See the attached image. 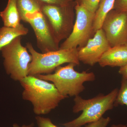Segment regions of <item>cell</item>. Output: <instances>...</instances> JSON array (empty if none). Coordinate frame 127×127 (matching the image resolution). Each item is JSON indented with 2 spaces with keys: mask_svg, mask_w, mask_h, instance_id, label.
<instances>
[{
  "mask_svg": "<svg viewBox=\"0 0 127 127\" xmlns=\"http://www.w3.org/2000/svg\"><path fill=\"white\" fill-rule=\"evenodd\" d=\"M19 82L23 88L22 98L31 103L37 116L49 113L66 98L53 83L35 76L28 75Z\"/></svg>",
  "mask_w": 127,
  "mask_h": 127,
  "instance_id": "obj_1",
  "label": "cell"
},
{
  "mask_svg": "<svg viewBox=\"0 0 127 127\" xmlns=\"http://www.w3.org/2000/svg\"><path fill=\"white\" fill-rule=\"evenodd\" d=\"M118 89L115 88L107 95L98 94L91 99H85L79 95L76 96L72 111L81 114L74 120L62 124L64 127H82L83 125L99 120L107 111L114 107Z\"/></svg>",
  "mask_w": 127,
  "mask_h": 127,
  "instance_id": "obj_2",
  "label": "cell"
},
{
  "mask_svg": "<svg viewBox=\"0 0 127 127\" xmlns=\"http://www.w3.org/2000/svg\"><path fill=\"white\" fill-rule=\"evenodd\" d=\"M77 66L74 63L57 67L53 73L46 75H38L35 76L55 85L60 93L66 98L79 95L85 89L84 83L86 82H92L96 77L93 72L86 71L78 72L75 70Z\"/></svg>",
  "mask_w": 127,
  "mask_h": 127,
  "instance_id": "obj_3",
  "label": "cell"
},
{
  "mask_svg": "<svg viewBox=\"0 0 127 127\" xmlns=\"http://www.w3.org/2000/svg\"><path fill=\"white\" fill-rule=\"evenodd\" d=\"M26 47L32 57L29 66V75L52 73L64 64L74 63L77 65L80 64L78 48L40 53L35 50L31 42H27Z\"/></svg>",
  "mask_w": 127,
  "mask_h": 127,
  "instance_id": "obj_4",
  "label": "cell"
},
{
  "mask_svg": "<svg viewBox=\"0 0 127 127\" xmlns=\"http://www.w3.org/2000/svg\"><path fill=\"white\" fill-rule=\"evenodd\" d=\"M76 4L75 0L63 5L42 2L41 11L48 21L59 43L68 38L72 32L75 22Z\"/></svg>",
  "mask_w": 127,
  "mask_h": 127,
  "instance_id": "obj_5",
  "label": "cell"
},
{
  "mask_svg": "<svg viewBox=\"0 0 127 127\" xmlns=\"http://www.w3.org/2000/svg\"><path fill=\"white\" fill-rule=\"evenodd\" d=\"M21 37H16L1 50L6 72L13 80L18 81L29 75L32 60L27 48L22 45Z\"/></svg>",
  "mask_w": 127,
  "mask_h": 127,
  "instance_id": "obj_6",
  "label": "cell"
},
{
  "mask_svg": "<svg viewBox=\"0 0 127 127\" xmlns=\"http://www.w3.org/2000/svg\"><path fill=\"white\" fill-rule=\"evenodd\" d=\"M76 19L72 32L61 44L59 49H68L84 46L95 34L93 28L95 13L81 5L76 4Z\"/></svg>",
  "mask_w": 127,
  "mask_h": 127,
  "instance_id": "obj_7",
  "label": "cell"
},
{
  "mask_svg": "<svg viewBox=\"0 0 127 127\" xmlns=\"http://www.w3.org/2000/svg\"><path fill=\"white\" fill-rule=\"evenodd\" d=\"M101 28L111 47L127 44V12L111 10L104 18Z\"/></svg>",
  "mask_w": 127,
  "mask_h": 127,
  "instance_id": "obj_8",
  "label": "cell"
},
{
  "mask_svg": "<svg viewBox=\"0 0 127 127\" xmlns=\"http://www.w3.org/2000/svg\"><path fill=\"white\" fill-rule=\"evenodd\" d=\"M26 23H29L35 33L37 46L42 53L59 50L57 42L48 21L41 11L28 16Z\"/></svg>",
  "mask_w": 127,
  "mask_h": 127,
  "instance_id": "obj_9",
  "label": "cell"
},
{
  "mask_svg": "<svg viewBox=\"0 0 127 127\" xmlns=\"http://www.w3.org/2000/svg\"><path fill=\"white\" fill-rule=\"evenodd\" d=\"M111 47L102 29L97 31L84 46L78 48V59L84 64L93 66Z\"/></svg>",
  "mask_w": 127,
  "mask_h": 127,
  "instance_id": "obj_10",
  "label": "cell"
},
{
  "mask_svg": "<svg viewBox=\"0 0 127 127\" xmlns=\"http://www.w3.org/2000/svg\"><path fill=\"white\" fill-rule=\"evenodd\" d=\"M100 66L122 67L127 64V44L111 47L101 57Z\"/></svg>",
  "mask_w": 127,
  "mask_h": 127,
  "instance_id": "obj_11",
  "label": "cell"
},
{
  "mask_svg": "<svg viewBox=\"0 0 127 127\" xmlns=\"http://www.w3.org/2000/svg\"><path fill=\"white\" fill-rule=\"evenodd\" d=\"M0 17L4 26L15 28L20 25L21 19L16 0H8L6 7L0 12Z\"/></svg>",
  "mask_w": 127,
  "mask_h": 127,
  "instance_id": "obj_12",
  "label": "cell"
},
{
  "mask_svg": "<svg viewBox=\"0 0 127 127\" xmlns=\"http://www.w3.org/2000/svg\"><path fill=\"white\" fill-rule=\"evenodd\" d=\"M29 30L22 24L16 27L3 26L0 28V51L18 36L28 34Z\"/></svg>",
  "mask_w": 127,
  "mask_h": 127,
  "instance_id": "obj_13",
  "label": "cell"
},
{
  "mask_svg": "<svg viewBox=\"0 0 127 127\" xmlns=\"http://www.w3.org/2000/svg\"><path fill=\"white\" fill-rule=\"evenodd\" d=\"M21 20L26 22L28 16L41 11L42 2L39 0H16Z\"/></svg>",
  "mask_w": 127,
  "mask_h": 127,
  "instance_id": "obj_14",
  "label": "cell"
},
{
  "mask_svg": "<svg viewBox=\"0 0 127 127\" xmlns=\"http://www.w3.org/2000/svg\"><path fill=\"white\" fill-rule=\"evenodd\" d=\"M116 0H101L95 13L93 28L95 32L101 29L103 22L107 14L113 9Z\"/></svg>",
  "mask_w": 127,
  "mask_h": 127,
  "instance_id": "obj_15",
  "label": "cell"
},
{
  "mask_svg": "<svg viewBox=\"0 0 127 127\" xmlns=\"http://www.w3.org/2000/svg\"><path fill=\"white\" fill-rule=\"evenodd\" d=\"M126 105L127 106V79L122 78L121 86L114 102V107L119 105Z\"/></svg>",
  "mask_w": 127,
  "mask_h": 127,
  "instance_id": "obj_16",
  "label": "cell"
},
{
  "mask_svg": "<svg viewBox=\"0 0 127 127\" xmlns=\"http://www.w3.org/2000/svg\"><path fill=\"white\" fill-rule=\"evenodd\" d=\"M101 0H75L76 4L81 5L89 11L95 13Z\"/></svg>",
  "mask_w": 127,
  "mask_h": 127,
  "instance_id": "obj_17",
  "label": "cell"
},
{
  "mask_svg": "<svg viewBox=\"0 0 127 127\" xmlns=\"http://www.w3.org/2000/svg\"><path fill=\"white\" fill-rule=\"evenodd\" d=\"M38 127H59L55 125L50 118L37 116L35 117Z\"/></svg>",
  "mask_w": 127,
  "mask_h": 127,
  "instance_id": "obj_18",
  "label": "cell"
},
{
  "mask_svg": "<svg viewBox=\"0 0 127 127\" xmlns=\"http://www.w3.org/2000/svg\"><path fill=\"white\" fill-rule=\"evenodd\" d=\"M111 121V119L109 117H102L97 121L88 124L84 127H107Z\"/></svg>",
  "mask_w": 127,
  "mask_h": 127,
  "instance_id": "obj_19",
  "label": "cell"
},
{
  "mask_svg": "<svg viewBox=\"0 0 127 127\" xmlns=\"http://www.w3.org/2000/svg\"><path fill=\"white\" fill-rule=\"evenodd\" d=\"M113 9L127 12V0H116Z\"/></svg>",
  "mask_w": 127,
  "mask_h": 127,
  "instance_id": "obj_20",
  "label": "cell"
},
{
  "mask_svg": "<svg viewBox=\"0 0 127 127\" xmlns=\"http://www.w3.org/2000/svg\"><path fill=\"white\" fill-rule=\"evenodd\" d=\"M41 2L46 4L57 5H66L73 2L75 0H39Z\"/></svg>",
  "mask_w": 127,
  "mask_h": 127,
  "instance_id": "obj_21",
  "label": "cell"
},
{
  "mask_svg": "<svg viewBox=\"0 0 127 127\" xmlns=\"http://www.w3.org/2000/svg\"><path fill=\"white\" fill-rule=\"evenodd\" d=\"M119 73L122 75V78L127 79V64L123 66L120 67Z\"/></svg>",
  "mask_w": 127,
  "mask_h": 127,
  "instance_id": "obj_22",
  "label": "cell"
},
{
  "mask_svg": "<svg viewBox=\"0 0 127 127\" xmlns=\"http://www.w3.org/2000/svg\"><path fill=\"white\" fill-rule=\"evenodd\" d=\"M13 127H35V125L33 123H32L29 125H23L20 126L17 124L15 123L13 125Z\"/></svg>",
  "mask_w": 127,
  "mask_h": 127,
  "instance_id": "obj_23",
  "label": "cell"
},
{
  "mask_svg": "<svg viewBox=\"0 0 127 127\" xmlns=\"http://www.w3.org/2000/svg\"><path fill=\"white\" fill-rule=\"evenodd\" d=\"M111 127H127V125H125L124 124H113Z\"/></svg>",
  "mask_w": 127,
  "mask_h": 127,
  "instance_id": "obj_24",
  "label": "cell"
}]
</instances>
